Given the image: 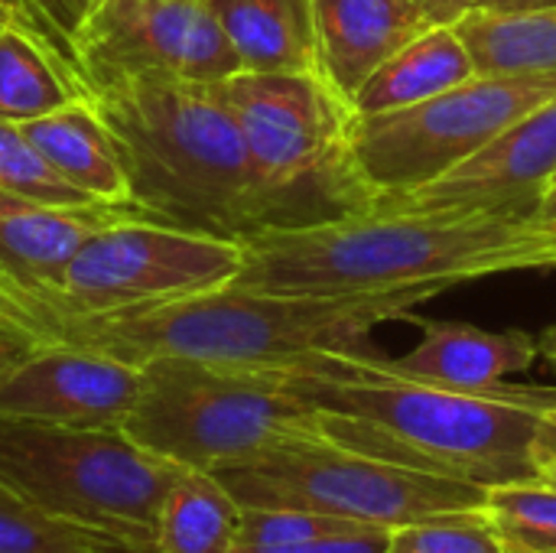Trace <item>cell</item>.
<instances>
[{
  "label": "cell",
  "mask_w": 556,
  "mask_h": 553,
  "mask_svg": "<svg viewBox=\"0 0 556 553\" xmlns=\"http://www.w3.org/2000/svg\"><path fill=\"white\" fill-rule=\"evenodd\" d=\"M384 528H352L329 538L303 541V544H280V548H244L238 544L231 553H388Z\"/></svg>",
  "instance_id": "27"
},
{
  "label": "cell",
  "mask_w": 556,
  "mask_h": 553,
  "mask_svg": "<svg viewBox=\"0 0 556 553\" xmlns=\"http://www.w3.org/2000/svg\"><path fill=\"white\" fill-rule=\"evenodd\" d=\"M544 482H547V486H554V489H556V460L551 463V466H547V473H544Z\"/></svg>",
  "instance_id": "34"
},
{
  "label": "cell",
  "mask_w": 556,
  "mask_h": 553,
  "mask_svg": "<svg viewBox=\"0 0 556 553\" xmlns=\"http://www.w3.org/2000/svg\"><path fill=\"white\" fill-rule=\"evenodd\" d=\"M476 78L466 42L453 26H430L410 39L397 55H391L375 75L362 85L352 101L355 114H378L427 101L463 81Z\"/></svg>",
  "instance_id": "18"
},
{
  "label": "cell",
  "mask_w": 556,
  "mask_h": 553,
  "mask_svg": "<svg viewBox=\"0 0 556 553\" xmlns=\"http://www.w3.org/2000/svg\"><path fill=\"white\" fill-rule=\"evenodd\" d=\"M538 345H541V355L556 368V326H547V329L538 336Z\"/></svg>",
  "instance_id": "31"
},
{
  "label": "cell",
  "mask_w": 556,
  "mask_h": 553,
  "mask_svg": "<svg viewBox=\"0 0 556 553\" xmlns=\"http://www.w3.org/2000/svg\"><path fill=\"white\" fill-rule=\"evenodd\" d=\"M140 372L124 433L182 469L218 473L316 433V407L296 394L290 368L153 359Z\"/></svg>",
  "instance_id": "6"
},
{
  "label": "cell",
  "mask_w": 556,
  "mask_h": 553,
  "mask_svg": "<svg viewBox=\"0 0 556 553\" xmlns=\"http://www.w3.org/2000/svg\"><path fill=\"white\" fill-rule=\"evenodd\" d=\"M541 218H556V186H551L541 199V209H538Z\"/></svg>",
  "instance_id": "32"
},
{
  "label": "cell",
  "mask_w": 556,
  "mask_h": 553,
  "mask_svg": "<svg viewBox=\"0 0 556 553\" xmlns=\"http://www.w3.org/2000/svg\"><path fill=\"white\" fill-rule=\"evenodd\" d=\"M241 508H303L358 528H404L420 518L482 508L489 489L417 473L326 440L290 437L215 473Z\"/></svg>",
  "instance_id": "8"
},
{
  "label": "cell",
  "mask_w": 556,
  "mask_h": 553,
  "mask_svg": "<svg viewBox=\"0 0 556 553\" xmlns=\"http://www.w3.org/2000/svg\"><path fill=\"white\" fill-rule=\"evenodd\" d=\"M241 505L215 473L182 469L160 505V553H231L238 548Z\"/></svg>",
  "instance_id": "20"
},
{
  "label": "cell",
  "mask_w": 556,
  "mask_h": 553,
  "mask_svg": "<svg viewBox=\"0 0 556 553\" xmlns=\"http://www.w3.org/2000/svg\"><path fill=\"white\" fill-rule=\"evenodd\" d=\"M46 163L75 189L108 205H134L117 147L88 98L20 124ZM137 209V205H134Z\"/></svg>",
  "instance_id": "16"
},
{
  "label": "cell",
  "mask_w": 556,
  "mask_h": 553,
  "mask_svg": "<svg viewBox=\"0 0 556 553\" xmlns=\"http://www.w3.org/2000/svg\"><path fill=\"white\" fill-rule=\"evenodd\" d=\"M358 525L336 521L329 515L303 512V508H241V531L238 544L244 548H280V544H303L316 538H329L339 531H352Z\"/></svg>",
  "instance_id": "26"
},
{
  "label": "cell",
  "mask_w": 556,
  "mask_h": 553,
  "mask_svg": "<svg viewBox=\"0 0 556 553\" xmlns=\"http://www.w3.org/2000/svg\"><path fill=\"white\" fill-rule=\"evenodd\" d=\"M72 59L81 91L130 75L225 81L244 72L208 0H91Z\"/></svg>",
  "instance_id": "11"
},
{
  "label": "cell",
  "mask_w": 556,
  "mask_h": 553,
  "mask_svg": "<svg viewBox=\"0 0 556 553\" xmlns=\"http://www.w3.org/2000/svg\"><path fill=\"white\" fill-rule=\"evenodd\" d=\"M554 186H556V179H554Z\"/></svg>",
  "instance_id": "37"
},
{
  "label": "cell",
  "mask_w": 556,
  "mask_h": 553,
  "mask_svg": "<svg viewBox=\"0 0 556 553\" xmlns=\"http://www.w3.org/2000/svg\"><path fill=\"white\" fill-rule=\"evenodd\" d=\"M127 173L130 202L160 225L244 241L264 231L244 137L222 81L130 75L85 91Z\"/></svg>",
  "instance_id": "4"
},
{
  "label": "cell",
  "mask_w": 556,
  "mask_h": 553,
  "mask_svg": "<svg viewBox=\"0 0 556 553\" xmlns=\"http://www.w3.org/2000/svg\"><path fill=\"white\" fill-rule=\"evenodd\" d=\"M222 91L248 147L264 228H316L381 205L355 160V111L319 72H238Z\"/></svg>",
  "instance_id": "5"
},
{
  "label": "cell",
  "mask_w": 556,
  "mask_h": 553,
  "mask_svg": "<svg viewBox=\"0 0 556 553\" xmlns=\"http://www.w3.org/2000/svg\"><path fill=\"white\" fill-rule=\"evenodd\" d=\"M430 26L414 0H313L319 75L352 104L375 68Z\"/></svg>",
  "instance_id": "14"
},
{
  "label": "cell",
  "mask_w": 556,
  "mask_h": 553,
  "mask_svg": "<svg viewBox=\"0 0 556 553\" xmlns=\"http://www.w3.org/2000/svg\"><path fill=\"white\" fill-rule=\"evenodd\" d=\"M244 72H319L313 0H208Z\"/></svg>",
  "instance_id": "17"
},
{
  "label": "cell",
  "mask_w": 556,
  "mask_h": 553,
  "mask_svg": "<svg viewBox=\"0 0 556 553\" xmlns=\"http://www.w3.org/2000/svg\"><path fill=\"white\" fill-rule=\"evenodd\" d=\"M0 3H3V10L10 13V20H13V16L20 13V0H0Z\"/></svg>",
  "instance_id": "33"
},
{
  "label": "cell",
  "mask_w": 556,
  "mask_h": 553,
  "mask_svg": "<svg viewBox=\"0 0 556 553\" xmlns=\"http://www.w3.org/2000/svg\"><path fill=\"white\" fill-rule=\"evenodd\" d=\"M140 385L137 365L52 342L0 378V417L72 430H124Z\"/></svg>",
  "instance_id": "13"
},
{
  "label": "cell",
  "mask_w": 556,
  "mask_h": 553,
  "mask_svg": "<svg viewBox=\"0 0 556 553\" xmlns=\"http://www.w3.org/2000/svg\"><path fill=\"white\" fill-rule=\"evenodd\" d=\"M388 553H508L482 508L446 512L394 528Z\"/></svg>",
  "instance_id": "25"
},
{
  "label": "cell",
  "mask_w": 556,
  "mask_h": 553,
  "mask_svg": "<svg viewBox=\"0 0 556 553\" xmlns=\"http://www.w3.org/2000/svg\"><path fill=\"white\" fill-rule=\"evenodd\" d=\"M39 345H42V342L33 339L29 332H23L20 326L0 319V378H3L10 368H16L29 352H36Z\"/></svg>",
  "instance_id": "28"
},
{
  "label": "cell",
  "mask_w": 556,
  "mask_h": 553,
  "mask_svg": "<svg viewBox=\"0 0 556 553\" xmlns=\"http://www.w3.org/2000/svg\"><path fill=\"white\" fill-rule=\"evenodd\" d=\"M231 284L274 293L453 290L466 280L554 271L556 218L375 209L316 228H264L241 241Z\"/></svg>",
  "instance_id": "2"
},
{
  "label": "cell",
  "mask_w": 556,
  "mask_h": 553,
  "mask_svg": "<svg viewBox=\"0 0 556 553\" xmlns=\"http://www.w3.org/2000/svg\"><path fill=\"white\" fill-rule=\"evenodd\" d=\"M556 179V95L508 124L440 179L384 199L401 212H502L538 215Z\"/></svg>",
  "instance_id": "12"
},
{
  "label": "cell",
  "mask_w": 556,
  "mask_h": 553,
  "mask_svg": "<svg viewBox=\"0 0 556 553\" xmlns=\"http://www.w3.org/2000/svg\"><path fill=\"white\" fill-rule=\"evenodd\" d=\"M241 241L212 238L150 218L111 222L98 228L68 261L59 326L78 316H104L228 287L241 271Z\"/></svg>",
  "instance_id": "10"
},
{
  "label": "cell",
  "mask_w": 556,
  "mask_h": 553,
  "mask_svg": "<svg viewBox=\"0 0 556 553\" xmlns=\"http://www.w3.org/2000/svg\"><path fill=\"white\" fill-rule=\"evenodd\" d=\"M424 326L420 342L397 359L381 355V365L401 378L427 381L453 391L489 394L505 388L511 375L531 372L541 359L538 336L521 329H479L453 319H417Z\"/></svg>",
  "instance_id": "15"
},
{
  "label": "cell",
  "mask_w": 556,
  "mask_h": 553,
  "mask_svg": "<svg viewBox=\"0 0 556 553\" xmlns=\"http://www.w3.org/2000/svg\"><path fill=\"white\" fill-rule=\"evenodd\" d=\"M290 378L326 440L417 473L498 489L544 482L556 460V388L453 391L388 372L381 352H326Z\"/></svg>",
  "instance_id": "1"
},
{
  "label": "cell",
  "mask_w": 556,
  "mask_h": 553,
  "mask_svg": "<svg viewBox=\"0 0 556 553\" xmlns=\"http://www.w3.org/2000/svg\"><path fill=\"white\" fill-rule=\"evenodd\" d=\"M85 98L78 81L20 23H0V121L26 124Z\"/></svg>",
  "instance_id": "21"
},
{
  "label": "cell",
  "mask_w": 556,
  "mask_h": 553,
  "mask_svg": "<svg viewBox=\"0 0 556 553\" xmlns=\"http://www.w3.org/2000/svg\"><path fill=\"white\" fill-rule=\"evenodd\" d=\"M0 553H156L117 535L55 518L0 486Z\"/></svg>",
  "instance_id": "22"
},
{
  "label": "cell",
  "mask_w": 556,
  "mask_h": 553,
  "mask_svg": "<svg viewBox=\"0 0 556 553\" xmlns=\"http://www.w3.org/2000/svg\"><path fill=\"white\" fill-rule=\"evenodd\" d=\"M440 293L446 290L274 293L228 284L166 303L65 319L52 342L104 352L137 368L153 359L296 368L326 352H375L371 332L381 323H417L414 310Z\"/></svg>",
  "instance_id": "3"
},
{
  "label": "cell",
  "mask_w": 556,
  "mask_h": 553,
  "mask_svg": "<svg viewBox=\"0 0 556 553\" xmlns=\"http://www.w3.org/2000/svg\"><path fill=\"white\" fill-rule=\"evenodd\" d=\"M424 16L433 23V26H456L469 10H472V0H414Z\"/></svg>",
  "instance_id": "29"
},
{
  "label": "cell",
  "mask_w": 556,
  "mask_h": 553,
  "mask_svg": "<svg viewBox=\"0 0 556 553\" xmlns=\"http://www.w3.org/2000/svg\"><path fill=\"white\" fill-rule=\"evenodd\" d=\"M7 20H10V13H7V10H3V3H0V23H7Z\"/></svg>",
  "instance_id": "35"
},
{
  "label": "cell",
  "mask_w": 556,
  "mask_h": 553,
  "mask_svg": "<svg viewBox=\"0 0 556 553\" xmlns=\"http://www.w3.org/2000/svg\"><path fill=\"white\" fill-rule=\"evenodd\" d=\"M0 192L42 205H94L91 196L75 189L46 163L13 121H0Z\"/></svg>",
  "instance_id": "24"
},
{
  "label": "cell",
  "mask_w": 556,
  "mask_h": 553,
  "mask_svg": "<svg viewBox=\"0 0 556 553\" xmlns=\"http://www.w3.org/2000/svg\"><path fill=\"white\" fill-rule=\"evenodd\" d=\"M182 466L124 430H72L0 417V486L36 508L156 551V518ZM160 553V551H156Z\"/></svg>",
  "instance_id": "7"
},
{
  "label": "cell",
  "mask_w": 556,
  "mask_h": 553,
  "mask_svg": "<svg viewBox=\"0 0 556 553\" xmlns=\"http://www.w3.org/2000/svg\"><path fill=\"white\" fill-rule=\"evenodd\" d=\"M554 420H556V411H554Z\"/></svg>",
  "instance_id": "36"
},
{
  "label": "cell",
  "mask_w": 556,
  "mask_h": 553,
  "mask_svg": "<svg viewBox=\"0 0 556 553\" xmlns=\"http://www.w3.org/2000/svg\"><path fill=\"white\" fill-rule=\"evenodd\" d=\"M482 512L508 553H556L554 486L518 482L489 489Z\"/></svg>",
  "instance_id": "23"
},
{
  "label": "cell",
  "mask_w": 556,
  "mask_h": 553,
  "mask_svg": "<svg viewBox=\"0 0 556 553\" xmlns=\"http://www.w3.org/2000/svg\"><path fill=\"white\" fill-rule=\"evenodd\" d=\"M556 95V75H476L427 101L355 114L362 176L384 199L427 186Z\"/></svg>",
  "instance_id": "9"
},
{
  "label": "cell",
  "mask_w": 556,
  "mask_h": 553,
  "mask_svg": "<svg viewBox=\"0 0 556 553\" xmlns=\"http://www.w3.org/2000/svg\"><path fill=\"white\" fill-rule=\"evenodd\" d=\"M556 7V0H472V10H492V13H518V10H541Z\"/></svg>",
  "instance_id": "30"
},
{
  "label": "cell",
  "mask_w": 556,
  "mask_h": 553,
  "mask_svg": "<svg viewBox=\"0 0 556 553\" xmlns=\"http://www.w3.org/2000/svg\"><path fill=\"white\" fill-rule=\"evenodd\" d=\"M476 75H556V7L469 10L456 26Z\"/></svg>",
  "instance_id": "19"
}]
</instances>
